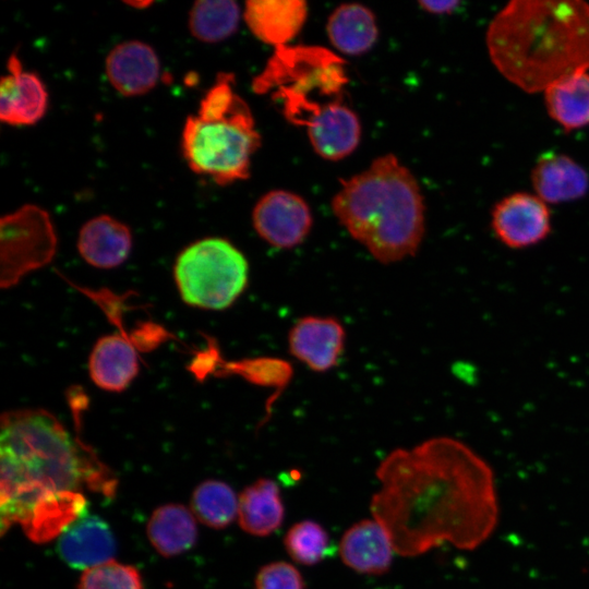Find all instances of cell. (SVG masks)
<instances>
[{"mask_svg":"<svg viewBox=\"0 0 589 589\" xmlns=\"http://www.w3.org/2000/svg\"><path fill=\"white\" fill-rule=\"evenodd\" d=\"M492 63L526 93L544 92L589 70V4L581 0H513L486 32Z\"/></svg>","mask_w":589,"mask_h":589,"instance_id":"3957f363","label":"cell"},{"mask_svg":"<svg viewBox=\"0 0 589 589\" xmlns=\"http://www.w3.org/2000/svg\"><path fill=\"white\" fill-rule=\"evenodd\" d=\"M543 93L549 116L564 130L573 131L589 124L588 71L563 77Z\"/></svg>","mask_w":589,"mask_h":589,"instance_id":"603a6c76","label":"cell"},{"mask_svg":"<svg viewBox=\"0 0 589 589\" xmlns=\"http://www.w3.org/2000/svg\"><path fill=\"white\" fill-rule=\"evenodd\" d=\"M345 339L341 323L330 316H303L288 334L290 353L315 372H325L338 363Z\"/></svg>","mask_w":589,"mask_h":589,"instance_id":"7c38bea8","label":"cell"},{"mask_svg":"<svg viewBox=\"0 0 589 589\" xmlns=\"http://www.w3.org/2000/svg\"><path fill=\"white\" fill-rule=\"evenodd\" d=\"M57 552L70 567L85 570L112 561L116 540L103 518L85 514L59 536Z\"/></svg>","mask_w":589,"mask_h":589,"instance_id":"5bb4252c","label":"cell"},{"mask_svg":"<svg viewBox=\"0 0 589 589\" xmlns=\"http://www.w3.org/2000/svg\"><path fill=\"white\" fill-rule=\"evenodd\" d=\"M152 2H147V1H141V2H135V1H131V2H128V4L130 7H133L135 9H143V8H146L151 4Z\"/></svg>","mask_w":589,"mask_h":589,"instance_id":"f546056e","label":"cell"},{"mask_svg":"<svg viewBox=\"0 0 589 589\" xmlns=\"http://www.w3.org/2000/svg\"><path fill=\"white\" fill-rule=\"evenodd\" d=\"M243 16L259 40L277 49L288 46L300 33L308 17V4L303 0H250Z\"/></svg>","mask_w":589,"mask_h":589,"instance_id":"9a60e30c","label":"cell"},{"mask_svg":"<svg viewBox=\"0 0 589 589\" xmlns=\"http://www.w3.org/2000/svg\"><path fill=\"white\" fill-rule=\"evenodd\" d=\"M326 33L338 52L360 56L371 50L377 41L378 26L374 13L365 5L344 3L328 16Z\"/></svg>","mask_w":589,"mask_h":589,"instance_id":"ffe728a7","label":"cell"},{"mask_svg":"<svg viewBox=\"0 0 589 589\" xmlns=\"http://www.w3.org/2000/svg\"><path fill=\"white\" fill-rule=\"evenodd\" d=\"M1 286L10 287L24 274L53 257L57 236L49 214L25 204L1 217Z\"/></svg>","mask_w":589,"mask_h":589,"instance_id":"ba28073f","label":"cell"},{"mask_svg":"<svg viewBox=\"0 0 589 589\" xmlns=\"http://www.w3.org/2000/svg\"><path fill=\"white\" fill-rule=\"evenodd\" d=\"M140 572L132 565L109 561L83 570L77 589H143Z\"/></svg>","mask_w":589,"mask_h":589,"instance_id":"4316f807","label":"cell"},{"mask_svg":"<svg viewBox=\"0 0 589 589\" xmlns=\"http://www.w3.org/2000/svg\"><path fill=\"white\" fill-rule=\"evenodd\" d=\"M419 7L432 14H449L453 13L458 5L460 4L459 1H430V0H422L418 2Z\"/></svg>","mask_w":589,"mask_h":589,"instance_id":"f1b7e54d","label":"cell"},{"mask_svg":"<svg viewBox=\"0 0 589 589\" xmlns=\"http://www.w3.org/2000/svg\"><path fill=\"white\" fill-rule=\"evenodd\" d=\"M139 358L132 342L120 334L100 337L88 358V373L103 390L121 393L137 376Z\"/></svg>","mask_w":589,"mask_h":589,"instance_id":"ac0fdd59","label":"cell"},{"mask_svg":"<svg viewBox=\"0 0 589 589\" xmlns=\"http://www.w3.org/2000/svg\"><path fill=\"white\" fill-rule=\"evenodd\" d=\"M348 76L344 60L320 46H285L274 50L252 81L256 94L271 95L285 118L306 131L314 152L340 160L358 147L361 123L345 100Z\"/></svg>","mask_w":589,"mask_h":589,"instance_id":"277c9868","label":"cell"},{"mask_svg":"<svg viewBox=\"0 0 589 589\" xmlns=\"http://www.w3.org/2000/svg\"><path fill=\"white\" fill-rule=\"evenodd\" d=\"M375 476L380 489L370 510L399 555L418 556L443 543L474 550L497 526L493 470L459 440L438 436L397 448Z\"/></svg>","mask_w":589,"mask_h":589,"instance_id":"6da1fadb","label":"cell"},{"mask_svg":"<svg viewBox=\"0 0 589 589\" xmlns=\"http://www.w3.org/2000/svg\"><path fill=\"white\" fill-rule=\"evenodd\" d=\"M285 517L280 490L272 479L261 478L239 495L238 521L243 531L255 537L275 532Z\"/></svg>","mask_w":589,"mask_h":589,"instance_id":"44dd1931","label":"cell"},{"mask_svg":"<svg viewBox=\"0 0 589 589\" xmlns=\"http://www.w3.org/2000/svg\"><path fill=\"white\" fill-rule=\"evenodd\" d=\"M254 586L255 589H305L299 569L283 561L262 566L255 576Z\"/></svg>","mask_w":589,"mask_h":589,"instance_id":"83f0119b","label":"cell"},{"mask_svg":"<svg viewBox=\"0 0 589 589\" xmlns=\"http://www.w3.org/2000/svg\"><path fill=\"white\" fill-rule=\"evenodd\" d=\"M288 555L297 563L312 566L329 552V536L318 522L305 519L292 525L284 538Z\"/></svg>","mask_w":589,"mask_h":589,"instance_id":"484cf974","label":"cell"},{"mask_svg":"<svg viewBox=\"0 0 589 589\" xmlns=\"http://www.w3.org/2000/svg\"><path fill=\"white\" fill-rule=\"evenodd\" d=\"M491 226L496 238L510 249H525L551 232V213L537 194L513 193L495 204Z\"/></svg>","mask_w":589,"mask_h":589,"instance_id":"30bf717a","label":"cell"},{"mask_svg":"<svg viewBox=\"0 0 589 589\" xmlns=\"http://www.w3.org/2000/svg\"><path fill=\"white\" fill-rule=\"evenodd\" d=\"M175 281L188 305L224 310L245 290L249 265L245 256L224 238H204L185 247L177 256Z\"/></svg>","mask_w":589,"mask_h":589,"instance_id":"52a82bcc","label":"cell"},{"mask_svg":"<svg viewBox=\"0 0 589 589\" xmlns=\"http://www.w3.org/2000/svg\"><path fill=\"white\" fill-rule=\"evenodd\" d=\"M235 83L232 73H218L182 129L187 165L219 185L245 180L252 156L261 146L252 111Z\"/></svg>","mask_w":589,"mask_h":589,"instance_id":"8992f818","label":"cell"},{"mask_svg":"<svg viewBox=\"0 0 589 589\" xmlns=\"http://www.w3.org/2000/svg\"><path fill=\"white\" fill-rule=\"evenodd\" d=\"M240 8L231 0H200L189 11L191 35L205 44H217L232 36L239 26Z\"/></svg>","mask_w":589,"mask_h":589,"instance_id":"cb8c5ba5","label":"cell"},{"mask_svg":"<svg viewBox=\"0 0 589 589\" xmlns=\"http://www.w3.org/2000/svg\"><path fill=\"white\" fill-rule=\"evenodd\" d=\"M394 552L386 530L375 519L353 524L339 542L341 561L360 574H385L392 566Z\"/></svg>","mask_w":589,"mask_h":589,"instance_id":"2e32d148","label":"cell"},{"mask_svg":"<svg viewBox=\"0 0 589 589\" xmlns=\"http://www.w3.org/2000/svg\"><path fill=\"white\" fill-rule=\"evenodd\" d=\"M1 533L40 503L86 486L111 497L117 481L97 456L44 409L5 411L0 424Z\"/></svg>","mask_w":589,"mask_h":589,"instance_id":"7a4b0ae2","label":"cell"},{"mask_svg":"<svg viewBox=\"0 0 589 589\" xmlns=\"http://www.w3.org/2000/svg\"><path fill=\"white\" fill-rule=\"evenodd\" d=\"M47 107L43 80L23 68L19 55L11 53L0 82V120L14 127L33 125L45 116Z\"/></svg>","mask_w":589,"mask_h":589,"instance_id":"8fae6325","label":"cell"},{"mask_svg":"<svg viewBox=\"0 0 589 589\" xmlns=\"http://www.w3.org/2000/svg\"><path fill=\"white\" fill-rule=\"evenodd\" d=\"M105 73L120 95L142 96L157 85L160 62L151 45L136 39L125 40L116 45L107 55Z\"/></svg>","mask_w":589,"mask_h":589,"instance_id":"4fadbf2b","label":"cell"},{"mask_svg":"<svg viewBox=\"0 0 589 589\" xmlns=\"http://www.w3.org/2000/svg\"><path fill=\"white\" fill-rule=\"evenodd\" d=\"M239 496L220 480H205L193 491L191 512L203 525L224 529L238 517Z\"/></svg>","mask_w":589,"mask_h":589,"instance_id":"d4e9b609","label":"cell"},{"mask_svg":"<svg viewBox=\"0 0 589 589\" xmlns=\"http://www.w3.org/2000/svg\"><path fill=\"white\" fill-rule=\"evenodd\" d=\"M313 217L306 201L287 190H272L260 197L252 211L256 233L279 249L299 245L312 228Z\"/></svg>","mask_w":589,"mask_h":589,"instance_id":"9c48e42d","label":"cell"},{"mask_svg":"<svg viewBox=\"0 0 589 589\" xmlns=\"http://www.w3.org/2000/svg\"><path fill=\"white\" fill-rule=\"evenodd\" d=\"M531 181L545 203H563L582 197L589 189V175L567 155L549 152L537 160Z\"/></svg>","mask_w":589,"mask_h":589,"instance_id":"d6986e66","label":"cell"},{"mask_svg":"<svg viewBox=\"0 0 589 589\" xmlns=\"http://www.w3.org/2000/svg\"><path fill=\"white\" fill-rule=\"evenodd\" d=\"M131 249L130 228L112 216L104 214L93 217L79 231V253L93 267H118L128 259Z\"/></svg>","mask_w":589,"mask_h":589,"instance_id":"e0dca14e","label":"cell"},{"mask_svg":"<svg viewBox=\"0 0 589 589\" xmlns=\"http://www.w3.org/2000/svg\"><path fill=\"white\" fill-rule=\"evenodd\" d=\"M152 546L164 557H172L191 550L196 543L195 516L184 505L169 503L157 507L146 526Z\"/></svg>","mask_w":589,"mask_h":589,"instance_id":"7402d4cb","label":"cell"},{"mask_svg":"<svg viewBox=\"0 0 589 589\" xmlns=\"http://www.w3.org/2000/svg\"><path fill=\"white\" fill-rule=\"evenodd\" d=\"M332 209L349 235L383 264L417 253L425 231V206L412 172L394 154L342 181Z\"/></svg>","mask_w":589,"mask_h":589,"instance_id":"5b68a950","label":"cell"}]
</instances>
